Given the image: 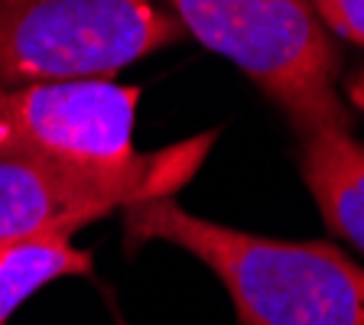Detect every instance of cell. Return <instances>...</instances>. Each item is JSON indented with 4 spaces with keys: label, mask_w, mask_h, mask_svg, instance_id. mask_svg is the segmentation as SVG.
<instances>
[{
    "label": "cell",
    "mask_w": 364,
    "mask_h": 325,
    "mask_svg": "<svg viewBox=\"0 0 364 325\" xmlns=\"http://www.w3.org/2000/svg\"><path fill=\"white\" fill-rule=\"evenodd\" d=\"M182 247L228 289L241 325H364V267L326 241H280L198 218L173 198L124 208V250Z\"/></svg>",
    "instance_id": "6da1fadb"
},
{
    "label": "cell",
    "mask_w": 364,
    "mask_h": 325,
    "mask_svg": "<svg viewBox=\"0 0 364 325\" xmlns=\"http://www.w3.org/2000/svg\"><path fill=\"white\" fill-rule=\"evenodd\" d=\"M186 36L225 55L287 114L296 137L351 130L341 98V55L309 0H169Z\"/></svg>",
    "instance_id": "7a4b0ae2"
},
{
    "label": "cell",
    "mask_w": 364,
    "mask_h": 325,
    "mask_svg": "<svg viewBox=\"0 0 364 325\" xmlns=\"http://www.w3.org/2000/svg\"><path fill=\"white\" fill-rule=\"evenodd\" d=\"M182 36L169 0H0V85L114 82Z\"/></svg>",
    "instance_id": "3957f363"
},
{
    "label": "cell",
    "mask_w": 364,
    "mask_h": 325,
    "mask_svg": "<svg viewBox=\"0 0 364 325\" xmlns=\"http://www.w3.org/2000/svg\"><path fill=\"white\" fill-rule=\"evenodd\" d=\"M218 134H198L121 166H75L53 159L0 153V241L68 231L114 215L117 208L173 198L202 169Z\"/></svg>",
    "instance_id": "277c9868"
},
{
    "label": "cell",
    "mask_w": 364,
    "mask_h": 325,
    "mask_svg": "<svg viewBox=\"0 0 364 325\" xmlns=\"http://www.w3.org/2000/svg\"><path fill=\"white\" fill-rule=\"evenodd\" d=\"M140 88L111 78L0 85V153L121 166L136 156Z\"/></svg>",
    "instance_id": "5b68a950"
},
{
    "label": "cell",
    "mask_w": 364,
    "mask_h": 325,
    "mask_svg": "<svg viewBox=\"0 0 364 325\" xmlns=\"http://www.w3.org/2000/svg\"><path fill=\"white\" fill-rule=\"evenodd\" d=\"M296 163L328 231L364 254V144L351 130H312L299 137Z\"/></svg>",
    "instance_id": "8992f818"
},
{
    "label": "cell",
    "mask_w": 364,
    "mask_h": 325,
    "mask_svg": "<svg viewBox=\"0 0 364 325\" xmlns=\"http://www.w3.org/2000/svg\"><path fill=\"white\" fill-rule=\"evenodd\" d=\"M91 250L72 244L68 231H36V235L0 241V325H7L30 296L62 277H91Z\"/></svg>",
    "instance_id": "52a82bcc"
},
{
    "label": "cell",
    "mask_w": 364,
    "mask_h": 325,
    "mask_svg": "<svg viewBox=\"0 0 364 325\" xmlns=\"http://www.w3.org/2000/svg\"><path fill=\"white\" fill-rule=\"evenodd\" d=\"M309 7L328 36L364 49V0H309Z\"/></svg>",
    "instance_id": "ba28073f"
},
{
    "label": "cell",
    "mask_w": 364,
    "mask_h": 325,
    "mask_svg": "<svg viewBox=\"0 0 364 325\" xmlns=\"http://www.w3.org/2000/svg\"><path fill=\"white\" fill-rule=\"evenodd\" d=\"M341 98L348 101V107L364 114V68H358V72L341 78Z\"/></svg>",
    "instance_id": "9c48e42d"
}]
</instances>
